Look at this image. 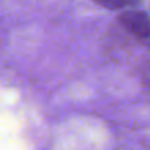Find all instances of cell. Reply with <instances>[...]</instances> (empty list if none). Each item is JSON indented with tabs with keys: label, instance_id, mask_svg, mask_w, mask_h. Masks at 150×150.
<instances>
[{
	"label": "cell",
	"instance_id": "obj_1",
	"mask_svg": "<svg viewBox=\"0 0 150 150\" xmlns=\"http://www.w3.org/2000/svg\"><path fill=\"white\" fill-rule=\"evenodd\" d=\"M119 24L141 43L150 46V16L140 11H125L118 18Z\"/></svg>",
	"mask_w": 150,
	"mask_h": 150
},
{
	"label": "cell",
	"instance_id": "obj_2",
	"mask_svg": "<svg viewBox=\"0 0 150 150\" xmlns=\"http://www.w3.org/2000/svg\"><path fill=\"white\" fill-rule=\"evenodd\" d=\"M93 2L108 11H122L137 5L138 0H93Z\"/></svg>",
	"mask_w": 150,
	"mask_h": 150
}]
</instances>
